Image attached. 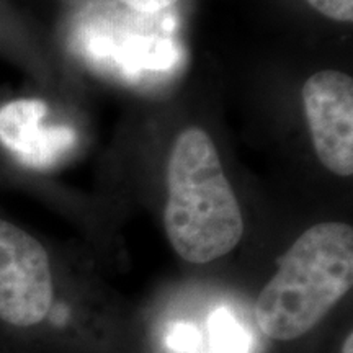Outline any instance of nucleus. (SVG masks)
<instances>
[{
	"instance_id": "f257e3e1",
	"label": "nucleus",
	"mask_w": 353,
	"mask_h": 353,
	"mask_svg": "<svg viewBox=\"0 0 353 353\" xmlns=\"http://www.w3.org/2000/svg\"><path fill=\"white\" fill-rule=\"evenodd\" d=\"M353 286V228L327 221L304 231L255 301L265 337L293 342L314 330Z\"/></svg>"
},
{
	"instance_id": "f03ea898",
	"label": "nucleus",
	"mask_w": 353,
	"mask_h": 353,
	"mask_svg": "<svg viewBox=\"0 0 353 353\" xmlns=\"http://www.w3.org/2000/svg\"><path fill=\"white\" fill-rule=\"evenodd\" d=\"M164 228L175 254L195 265L228 255L244 234L239 201L201 128H187L172 145Z\"/></svg>"
},
{
	"instance_id": "7ed1b4c3",
	"label": "nucleus",
	"mask_w": 353,
	"mask_h": 353,
	"mask_svg": "<svg viewBox=\"0 0 353 353\" xmlns=\"http://www.w3.org/2000/svg\"><path fill=\"white\" fill-rule=\"evenodd\" d=\"M54 281L50 255L23 229L0 219V321L33 327L50 314Z\"/></svg>"
},
{
	"instance_id": "20e7f679",
	"label": "nucleus",
	"mask_w": 353,
	"mask_h": 353,
	"mask_svg": "<svg viewBox=\"0 0 353 353\" xmlns=\"http://www.w3.org/2000/svg\"><path fill=\"white\" fill-rule=\"evenodd\" d=\"M303 108L321 164L339 176L353 174V79L341 70L312 74Z\"/></svg>"
},
{
	"instance_id": "39448f33",
	"label": "nucleus",
	"mask_w": 353,
	"mask_h": 353,
	"mask_svg": "<svg viewBox=\"0 0 353 353\" xmlns=\"http://www.w3.org/2000/svg\"><path fill=\"white\" fill-rule=\"evenodd\" d=\"M41 100H13L0 108V143L30 169H51L72 152L77 136L72 128L46 123Z\"/></svg>"
},
{
	"instance_id": "423d86ee",
	"label": "nucleus",
	"mask_w": 353,
	"mask_h": 353,
	"mask_svg": "<svg viewBox=\"0 0 353 353\" xmlns=\"http://www.w3.org/2000/svg\"><path fill=\"white\" fill-rule=\"evenodd\" d=\"M304 2L329 20L341 21V23L353 21V0H304Z\"/></svg>"
},
{
	"instance_id": "0eeeda50",
	"label": "nucleus",
	"mask_w": 353,
	"mask_h": 353,
	"mask_svg": "<svg viewBox=\"0 0 353 353\" xmlns=\"http://www.w3.org/2000/svg\"><path fill=\"white\" fill-rule=\"evenodd\" d=\"M123 6L141 13H156L179 2V0H118Z\"/></svg>"
},
{
	"instance_id": "6e6552de",
	"label": "nucleus",
	"mask_w": 353,
	"mask_h": 353,
	"mask_svg": "<svg viewBox=\"0 0 353 353\" xmlns=\"http://www.w3.org/2000/svg\"><path fill=\"white\" fill-rule=\"evenodd\" d=\"M341 353H353V332L352 330H348L345 339H343Z\"/></svg>"
}]
</instances>
